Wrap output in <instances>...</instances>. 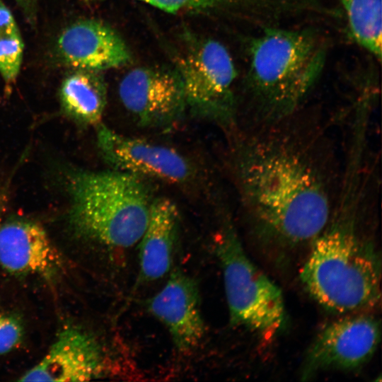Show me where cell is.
I'll return each instance as SVG.
<instances>
[{"mask_svg": "<svg viewBox=\"0 0 382 382\" xmlns=\"http://www.w3.org/2000/svg\"><path fill=\"white\" fill-rule=\"evenodd\" d=\"M200 303L196 281L179 268L171 272L163 287L146 301L147 309L166 328L180 353L194 350L205 335Z\"/></svg>", "mask_w": 382, "mask_h": 382, "instance_id": "10", "label": "cell"}, {"mask_svg": "<svg viewBox=\"0 0 382 382\" xmlns=\"http://www.w3.org/2000/svg\"><path fill=\"white\" fill-rule=\"evenodd\" d=\"M342 184L328 221L311 241L299 276L325 308L352 313L380 303L381 265L373 243L359 228L366 177L349 170Z\"/></svg>", "mask_w": 382, "mask_h": 382, "instance_id": "2", "label": "cell"}, {"mask_svg": "<svg viewBox=\"0 0 382 382\" xmlns=\"http://www.w3.org/2000/svg\"><path fill=\"white\" fill-rule=\"evenodd\" d=\"M179 226L180 214L176 204L168 198L155 197L139 241V284L156 281L170 271L178 241Z\"/></svg>", "mask_w": 382, "mask_h": 382, "instance_id": "14", "label": "cell"}, {"mask_svg": "<svg viewBox=\"0 0 382 382\" xmlns=\"http://www.w3.org/2000/svg\"><path fill=\"white\" fill-rule=\"evenodd\" d=\"M106 361L98 341L69 326L57 335L47 353L19 381H85L102 376Z\"/></svg>", "mask_w": 382, "mask_h": 382, "instance_id": "11", "label": "cell"}, {"mask_svg": "<svg viewBox=\"0 0 382 382\" xmlns=\"http://www.w3.org/2000/svg\"><path fill=\"white\" fill-rule=\"evenodd\" d=\"M100 72L74 69L62 81L59 92L62 111L79 125L98 126L101 123L108 91Z\"/></svg>", "mask_w": 382, "mask_h": 382, "instance_id": "15", "label": "cell"}, {"mask_svg": "<svg viewBox=\"0 0 382 382\" xmlns=\"http://www.w3.org/2000/svg\"><path fill=\"white\" fill-rule=\"evenodd\" d=\"M214 252L223 272L231 325L263 335L279 331L285 320L282 293L248 257L229 219L218 231Z\"/></svg>", "mask_w": 382, "mask_h": 382, "instance_id": "5", "label": "cell"}, {"mask_svg": "<svg viewBox=\"0 0 382 382\" xmlns=\"http://www.w3.org/2000/svg\"><path fill=\"white\" fill-rule=\"evenodd\" d=\"M37 1L38 0H15L27 21L30 24H34L36 21Z\"/></svg>", "mask_w": 382, "mask_h": 382, "instance_id": "20", "label": "cell"}, {"mask_svg": "<svg viewBox=\"0 0 382 382\" xmlns=\"http://www.w3.org/2000/svg\"><path fill=\"white\" fill-rule=\"evenodd\" d=\"M23 328L16 316L0 313V355L11 352L22 342Z\"/></svg>", "mask_w": 382, "mask_h": 382, "instance_id": "19", "label": "cell"}, {"mask_svg": "<svg viewBox=\"0 0 382 382\" xmlns=\"http://www.w3.org/2000/svg\"><path fill=\"white\" fill-rule=\"evenodd\" d=\"M118 94L125 110L144 127L167 129L187 110L183 82L175 68L134 69L120 82Z\"/></svg>", "mask_w": 382, "mask_h": 382, "instance_id": "8", "label": "cell"}, {"mask_svg": "<svg viewBox=\"0 0 382 382\" xmlns=\"http://www.w3.org/2000/svg\"><path fill=\"white\" fill-rule=\"evenodd\" d=\"M327 42L313 28H264L248 45L244 80L249 125L292 115L320 79Z\"/></svg>", "mask_w": 382, "mask_h": 382, "instance_id": "3", "label": "cell"}, {"mask_svg": "<svg viewBox=\"0 0 382 382\" xmlns=\"http://www.w3.org/2000/svg\"><path fill=\"white\" fill-rule=\"evenodd\" d=\"M300 111L246 130L231 129L228 155L245 212L262 234L289 245L320 233L338 194L330 139Z\"/></svg>", "mask_w": 382, "mask_h": 382, "instance_id": "1", "label": "cell"}, {"mask_svg": "<svg viewBox=\"0 0 382 382\" xmlns=\"http://www.w3.org/2000/svg\"><path fill=\"white\" fill-rule=\"evenodd\" d=\"M175 69L183 82L187 110L228 129L237 125L238 74L222 43L210 38L188 41L177 59Z\"/></svg>", "mask_w": 382, "mask_h": 382, "instance_id": "6", "label": "cell"}, {"mask_svg": "<svg viewBox=\"0 0 382 382\" xmlns=\"http://www.w3.org/2000/svg\"><path fill=\"white\" fill-rule=\"evenodd\" d=\"M0 265L12 274L51 279L62 269V260L41 225L16 219L0 223Z\"/></svg>", "mask_w": 382, "mask_h": 382, "instance_id": "13", "label": "cell"}, {"mask_svg": "<svg viewBox=\"0 0 382 382\" xmlns=\"http://www.w3.org/2000/svg\"><path fill=\"white\" fill-rule=\"evenodd\" d=\"M67 189L71 225L81 238L116 250L139 242L155 198L147 180L111 168L76 170Z\"/></svg>", "mask_w": 382, "mask_h": 382, "instance_id": "4", "label": "cell"}, {"mask_svg": "<svg viewBox=\"0 0 382 382\" xmlns=\"http://www.w3.org/2000/svg\"><path fill=\"white\" fill-rule=\"evenodd\" d=\"M101 1V0H89ZM170 13L229 11L252 17L267 16L274 0H137Z\"/></svg>", "mask_w": 382, "mask_h": 382, "instance_id": "17", "label": "cell"}, {"mask_svg": "<svg viewBox=\"0 0 382 382\" xmlns=\"http://www.w3.org/2000/svg\"><path fill=\"white\" fill-rule=\"evenodd\" d=\"M355 42L378 61L382 54L381 0H337Z\"/></svg>", "mask_w": 382, "mask_h": 382, "instance_id": "16", "label": "cell"}, {"mask_svg": "<svg viewBox=\"0 0 382 382\" xmlns=\"http://www.w3.org/2000/svg\"><path fill=\"white\" fill-rule=\"evenodd\" d=\"M96 127L99 151L111 169L177 185L196 178L195 166L178 150L122 134L101 123Z\"/></svg>", "mask_w": 382, "mask_h": 382, "instance_id": "7", "label": "cell"}, {"mask_svg": "<svg viewBox=\"0 0 382 382\" xmlns=\"http://www.w3.org/2000/svg\"><path fill=\"white\" fill-rule=\"evenodd\" d=\"M380 337V323L371 316H347L332 322L319 332L311 346L303 376L320 371L359 367L371 359Z\"/></svg>", "mask_w": 382, "mask_h": 382, "instance_id": "9", "label": "cell"}, {"mask_svg": "<svg viewBox=\"0 0 382 382\" xmlns=\"http://www.w3.org/2000/svg\"><path fill=\"white\" fill-rule=\"evenodd\" d=\"M55 48L59 61L74 69L101 71L125 66L132 59L121 36L95 19H81L65 28Z\"/></svg>", "mask_w": 382, "mask_h": 382, "instance_id": "12", "label": "cell"}, {"mask_svg": "<svg viewBox=\"0 0 382 382\" xmlns=\"http://www.w3.org/2000/svg\"><path fill=\"white\" fill-rule=\"evenodd\" d=\"M24 42L11 11L0 0V74L8 91L19 75Z\"/></svg>", "mask_w": 382, "mask_h": 382, "instance_id": "18", "label": "cell"}]
</instances>
